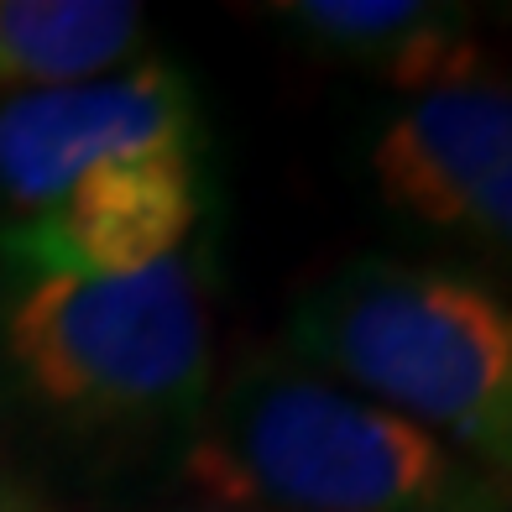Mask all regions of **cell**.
I'll return each instance as SVG.
<instances>
[{
	"label": "cell",
	"instance_id": "obj_5",
	"mask_svg": "<svg viewBox=\"0 0 512 512\" xmlns=\"http://www.w3.org/2000/svg\"><path fill=\"white\" fill-rule=\"evenodd\" d=\"M366 168L387 209L512 288V79L481 68L408 95L382 115Z\"/></svg>",
	"mask_w": 512,
	"mask_h": 512
},
{
	"label": "cell",
	"instance_id": "obj_9",
	"mask_svg": "<svg viewBox=\"0 0 512 512\" xmlns=\"http://www.w3.org/2000/svg\"><path fill=\"white\" fill-rule=\"evenodd\" d=\"M0 512H48V502H42L6 460H0Z\"/></svg>",
	"mask_w": 512,
	"mask_h": 512
},
{
	"label": "cell",
	"instance_id": "obj_6",
	"mask_svg": "<svg viewBox=\"0 0 512 512\" xmlns=\"http://www.w3.org/2000/svg\"><path fill=\"white\" fill-rule=\"evenodd\" d=\"M204 220V157H142L79 183L53 209L0 225L6 272L121 277L189 251Z\"/></svg>",
	"mask_w": 512,
	"mask_h": 512
},
{
	"label": "cell",
	"instance_id": "obj_8",
	"mask_svg": "<svg viewBox=\"0 0 512 512\" xmlns=\"http://www.w3.org/2000/svg\"><path fill=\"white\" fill-rule=\"evenodd\" d=\"M142 42L147 16L126 0H0V95L115 74Z\"/></svg>",
	"mask_w": 512,
	"mask_h": 512
},
{
	"label": "cell",
	"instance_id": "obj_1",
	"mask_svg": "<svg viewBox=\"0 0 512 512\" xmlns=\"http://www.w3.org/2000/svg\"><path fill=\"white\" fill-rule=\"evenodd\" d=\"M189 439L199 486L262 512H512V476L293 356L246 361Z\"/></svg>",
	"mask_w": 512,
	"mask_h": 512
},
{
	"label": "cell",
	"instance_id": "obj_2",
	"mask_svg": "<svg viewBox=\"0 0 512 512\" xmlns=\"http://www.w3.org/2000/svg\"><path fill=\"white\" fill-rule=\"evenodd\" d=\"M293 361L512 476V293L476 272L356 256L298 293Z\"/></svg>",
	"mask_w": 512,
	"mask_h": 512
},
{
	"label": "cell",
	"instance_id": "obj_3",
	"mask_svg": "<svg viewBox=\"0 0 512 512\" xmlns=\"http://www.w3.org/2000/svg\"><path fill=\"white\" fill-rule=\"evenodd\" d=\"M204 283L189 251L147 272L0 267V356L21 392L79 429H189L209 403Z\"/></svg>",
	"mask_w": 512,
	"mask_h": 512
},
{
	"label": "cell",
	"instance_id": "obj_7",
	"mask_svg": "<svg viewBox=\"0 0 512 512\" xmlns=\"http://www.w3.org/2000/svg\"><path fill=\"white\" fill-rule=\"evenodd\" d=\"M293 42L340 68L382 79L392 89H434L481 74V32L465 6L434 0H277L262 6Z\"/></svg>",
	"mask_w": 512,
	"mask_h": 512
},
{
	"label": "cell",
	"instance_id": "obj_4",
	"mask_svg": "<svg viewBox=\"0 0 512 512\" xmlns=\"http://www.w3.org/2000/svg\"><path fill=\"white\" fill-rule=\"evenodd\" d=\"M204 110L183 68L142 58L100 79L0 95V225L142 157H204Z\"/></svg>",
	"mask_w": 512,
	"mask_h": 512
}]
</instances>
